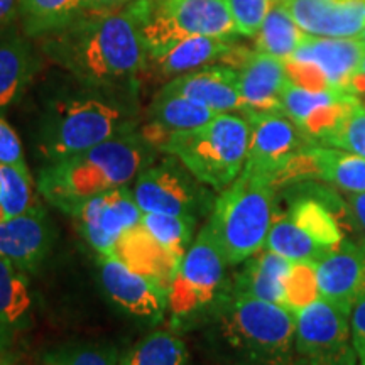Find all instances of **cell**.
<instances>
[{
    "label": "cell",
    "instance_id": "6",
    "mask_svg": "<svg viewBox=\"0 0 365 365\" xmlns=\"http://www.w3.org/2000/svg\"><path fill=\"white\" fill-rule=\"evenodd\" d=\"M134 129L129 108L112 98L88 95L58 100L41 125L39 148L53 163Z\"/></svg>",
    "mask_w": 365,
    "mask_h": 365
},
{
    "label": "cell",
    "instance_id": "18",
    "mask_svg": "<svg viewBox=\"0 0 365 365\" xmlns=\"http://www.w3.org/2000/svg\"><path fill=\"white\" fill-rule=\"evenodd\" d=\"M242 113H282V91L289 83L284 63L262 51H254L239 70Z\"/></svg>",
    "mask_w": 365,
    "mask_h": 365
},
{
    "label": "cell",
    "instance_id": "45",
    "mask_svg": "<svg viewBox=\"0 0 365 365\" xmlns=\"http://www.w3.org/2000/svg\"><path fill=\"white\" fill-rule=\"evenodd\" d=\"M355 38H357V39H359L360 43H362V44H365V26H364V29L360 31V33H359L357 36H355Z\"/></svg>",
    "mask_w": 365,
    "mask_h": 365
},
{
    "label": "cell",
    "instance_id": "35",
    "mask_svg": "<svg viewBox=\"0 0 365 365\" xmlns=\"http://www.w3.org/2000/svg\"><path fill=\"white\" fill-rule=\"evenodd\" d=\"M317 262H293L284 282L282 307L294 314L319 298Z\"/></svg>",
    "mask_w": 365,
    "mask_h": 365
},
{
    "label": "cell",
    "instance_id": "37",
    "mask_svg": "<svg viewBox=\"0 0 365 365\" xmlns=\"http://www.w3.org/2000/svg\"><path fill=\"white\" fill-rule=\"evenodd\" d=\"M237 34L255 36L274 6V0H227Z\"/></svg>",
    "mask_w": 365,
    "mask_h": 365
},
{
    "label": "cell",
    "instance_id": "22",
    "mask_svg": "<svg viewBox=\"0 0 365 365\" xmlns=\"http://www.w3.org/2000/svg\"><path fill=\"white\" fill-rule=\"evenodd\" d=\"M365 44L357 38H314L308 34L293 56L309 59L325 73L331 90L346 91L350 76L357 70Z\"/></svg>",
    "mask_w": 365,
    "mask_h": 365
},
{
    "label": "cell",
    "instance_id": "11",
    "mask_svg": "<svg viewBox=\"0 0 365 365\" xmlns=\"http://www.w3.org/2000/svg\"><path fill=\"white\" fill-rule=\"evenodd\" d=\"M247 161L244 170L267 178L276 186L286 166L307 145L313 144L284 113H249Z\"/></svg>",
    "mask_w": 365,
    "mask_h": 365
},
{
    "label": "cell",
    "instance_id": "27",
    "mask_svg": "<svg viewBox=\"0 0 365 365\" xmlns=\"http://www.w3.org/2000/svg\"><path fill=\"white\" fill-rule=\"evenodd\" d=\"M318 166V180H323L344 193H365V158L346 150L313 145Z\"/></svg>",
    "mask_w": 365,
    "mask_h": 365
},
{
    "label": "cell",
    "instance_id": "13",
    "mask_svg": "<svg viewBox=\"0 0 365 365\" xmlns=\"http://www.w3.org/2000/svg\"><path fill=\"white\" fill-rule=\"evenodd\" d=\"M81 234L98 254H110L117 240L140 223L143 210L127 186L91 196L75 210Z\"/></svg>",
    "mask_w": 365,
    "mask_h": 365
},
{
    "label": "cell",
    "instance_id": "20",
    "mask_svg": "<svg viewBox=\"0 0 365 365\" xmlns=\"http://www.w3.org/2000/svg\"><path fill=\"white\" fill-rule=\"evenodd\" d=\"M215 115L218 113L207 105L161 88L149 107V124L140 134L154 149H158L168 135L198 129Z\"/></svg>",
    "mask_w": 365,
    "mask_h": 365
},
{
    "label": "cell",
    "instance_id": "41",
    "mask_svg": "<svg viewBox=\"0 0 365 365\" xmlns=\"http://www.w3.org/2000/svg\"><path fill=\"white\" fill-rule=\"evenodd\" d=\"M346 93L352 97L359 105L365 107V53L362 56V61L350 76L349 85H346Z\"/></svg>",
    "mask_w": 365,
    "mask_h": 365
},
{
    "label": "cell",
    "instance_id": "17",
    "mask_svg": "<svg viewBox=\"0 0 365 365\" xmlns=\"http://www.w3.org/2000/svg\"><path fill=\"white\" fill-rule=\"evenodd\" d=\"M53 230L43 207L0 222V257L19 271H36L51 249Z\"/></svg>",
    "mask_w": 365,
    "mask_h": 365
},
{
    "label": "cell",
    "instance_id": "14",
    "mask_svg": "<svg viewBox=\"0 0 365 365\" xmlns=\"http://www.w3.org/2000/svg\"><path fill=\"white\" fill-rule=\"evenodd\" d=\"M100 277L108 296L118 307L135 317L158 319L168 308V289L145 276L125 266L110 254H100Z\"/></svg>",
    "mask_w": 365,
    "mask_h": 365
},
{
    "label": "cell",
    "instance_id": "32",
    "mask_svg": "<svg viewBox=\"0 0 365 365\" xmlns=\"http://www.w3.org/2000/svg\"><path fill=\"white\" fill-rule=\"evenodd\" d=\"M41 207L33 190V178L0 163V222Z\"/></svg>",
    "mask_w": 365,
    "mask_h": 365
},
{
    "label": "cell",
    "instance_id": "39",
    "mask_svg": "<svg viewBox=\"0 0 365 365\" xmlns=\"http://www.w3.org/2000/svg\"><path fill=\"white\" fill-rule=\"evenodd\" d=\"M0 163L16 168L24 175L31 176L19 135L16 134L12 125L2 115H0Z\"/></svg>",
    "mask_w": 365,
    "mask_h": 365
},
{
    "label": "cell",
    "instance_id": "9",
    "mask_svg": "<svg viewBox=\"0 0 365 365\" xmlns=\"http://www.w3.org/2000/svg\"><path fill=\"white\" fill-rule=\"evenodd\" d=\"M350 309L319 296L296 313L294 357L307 365H357Z\"/></svg>",
    "mask_w": 365,
    "mask_h": 365
},
{
    "label": "cell",
    "instance_id": "3",
    "mask_svg": "<svg viewBox=\"0 0 365 365\" xmlns=\"http://www.w3.org/2000/svg\"><path fill=\"white\" fill-rule=\"evenodd\" d=\"M153 158V145L132 130L49 163L38 178V190L49 203L73 215L91 196L125 186L150 166Z\"/></svg>",
    "mask_w": 365,
    "mask_h": 365
},
{
    "label": "cell",
    "instance_id": "8",
    "mask_svg": "<svg viewBox=\"0 0 365 365\" xmlns=\"http://www.w3.org/2000/svg\"><path fill=\"white\" fill-rule=\"evenodd\" d=\"M227 259L207 223L182 255L180 267L168 289V309L178 325L196 322L198 314H210L227 294Z\"/></svg>",
    "mask_w": 365,
    "mask_h": 365
},
{
    "label": "cell",
    "instance_id": "12",
    "mask_svg": "<svg viewBox=\"0 0 365 365\" xmlns=\"http://www.w3.org/2000/svg\"><path fill=\"white\" fill-rule=\"evenodd\" d=\"M357 102L346 91H309L289 81L282 91V113L309 143L330 145Z\"/></svg>",
    "mask_w": 365,
    "mask_h": 365
},
{
    "label": "cell",
    "instance_id": "47",
    "mask_svg": "<svg viewBox=\"0 0 365 365\" xmlns=\"http://www.w3.org/2000/svg\"><path fill=\"white\" fill-rule=\"evenodd\" d=\"M0 365H7L6 362H4V360H0Z\"/></svg>",
    "mask_w": 365,
    "mask_h": 365
},
{
    "label": "cell",
    "instance_id": "21",
    "mask_svg": "<svg viewBox=\"0 0 365 365\" xmlns=\"http://www.w3.org/2000/svg\"><path fill=\"white\" fill-rule=\"evenodd\" d=\"M110 255L134 271L153 277L166 289H170L173 277L181 264V259L163 247L140 223L117 240Z\"/></svg>",
    "mask_w": 365,
    "mask_h": 365
},
{
    "label": "cell",
    "instance_id": "2",
    "mask_svg": "<svg viewBox=\"0 0 365 365\" xmlns=\"http://www.w3.org/2000/svg\"><path fill=\"white\" fill-rule=\"evenodd\" d=\"M210 355L220 365H289L296 314L281 304L227 291L207 318Z\"/></svg>",
    "mask_w": 365,
    "mask_h": 365
},
{
    "label": "cell",
    "instance_id": "24",
    "mask_svg": "<svg viewBox=\"0 0 365 365\" xmlns=\"http://www.w3.org/2000/svg\"><path fill=\"white\" fill-rule=\"evenodd\" d=\"M36 70L38 58L29 41L14 33L0 38V110L26 93Z\"/></svg>",
    "mask_w": 365,
    "mask_h": 365
},
{
    "label": "cell",
    "instance_id": "15",
    "mask_svg": "<svg viewBox=\"0 0 365 365\" xmlns=\"http://www.w3.org/2000/svg\"><path fill=\"white\" fill-rule=\"evenodd\" d=\"M304 33L322 38H355L365 26V0H274Z\"/></svg>",
    "mask_w": 365,
    "mask_h": 365
},
{
    "label": "cell",
    "instance_id": "46",
    "mask_svg": "<svg viewBox=\"0 0 365 365\" xmlns=\"http://www.w3.org/2000/svg\"><path fill=\"white\" fill-rule=\"evenodd\" d=\"M289 365H307V364H304V362H301V360H298V359L294 357V360H293V362H291Z\"/></svg>",
    "mask_w": 365,
    "mask_h": 365
},
{
    "label": "cell",
    "instance_id": "10",
    "mask_svg": "<svg viewBox=\"0 0 365 365\" xmlns=\"http://www.w3.org/2000/svg\"><path fill=\"white\" fill-rule=\"evenodd\" d=\"M196 181L198 180L175 158L156 166L150 164L140 171L132 193L144 213H163L196 220L200 208Z\"/></svg>",
    "mask_w": 365,
    "mask_h": 365
},
{
    "label": "cell",
    "instance_id": "5",
    "mask_svg": "<svg viewBox=\"0 0 365 365\" xmlns=\"http://www.w3.org/2000/svg\"><path fill=\"white\" fill-rule=\"evenodd\" d=\"M249 140L247 118L218 113L198 129L168 135L158 149L176 158L200 182L223 191L244 170Z\"/></svg>",
    "mask_w": 365,
    "mask_h": 365
},
{
    "label": "cell",
    "instance_id": "30",
    "mask_svg": "<svg viewBox=\"0 0 365 365\" xmlns=\"http://www.w3.org/2000/svg\"><path fill=\"white\" fill-rule=\"evenodd\" d=\"M307 36L308 33H304L296 24V21L287 14L286 9L274 2L261 29H259L255 44H257V51L271 54V56L284 61L293 56L296 49L307 39Z\"/></svg>",
    "mask_w": 365,
    "mask_h": 365
},
{
    "label": "cell",
    "instance_id": "25",
    "mask_svg": "<svg viewBox=\"0 0 365 365\" xmlns=\"http://www.w3.org/2000/svg\"><path fill=\"white\" fill-rule=\"evenodd\" d=\"M234 48L230 38H213V36H195L180 41L170 49L153 58L163 76H180L182 73L200 70L212 63L222 61L223 56Z\"/></svg>",
    "mask_w": 365,
    "mask_h": 365
},
{
    "label": "cell",
    "instance_id": "42",
    "mask_svg": "<svg viewBox=\"0 0 365 365\" xmlns=\"http://www.w3.org/2000/svg\"><path fill=\"white\" fill-rule=\"evenodd\" d=\"M345 202L349 205L354 223L365 235V193H345Z\"/></svg>",
    "mask_w": 365,
    "mask_h": 365
},
{
    "label": "cell",
    "instance_id": "19",
    "mask_svg": "<svg viewBox=\"0 0 365 365\" xmlns=\"http://www.w3.org/2000/svg\"><path fill=\"white\" fill-rule=\"evenodd\" d=\"M163 90L207 105L217 113L242 112L239 71L227 65H210L173 78Z\"/></svg>",
    "mask_w": 365,
    "mask_h": 365
},
{
    "label": "cell",
    "instance_id": "43",
    "mask_svg": "<svg viewBox=\"0 0 365 365\" xmlns=\"http://www.w3.org/2000/svg\"><path fill=\"white\" fill-rule=\"evenodd\" d=\"M22 0H0V26H6L21 12Z\"/></svg>",
    "mask_w": 365,
    "mask_h": 365
},
{
    "label": "cell",
    "instance_id": "23",
    "mask_svg": "<svg viewBox=\"0 0 365 365\" xmlns=\"http://www.w3.org/2000/svg\"><path fill=\"white\" fill-rule=\"evenodd\" d=\"M291 261L264 247L245 261V266L235 277L234 284H228V293L267 301L284 303V282L291 269Z\"/></svg>",
    "mask_w": 365,
    "mask_h": 365
},
{
    "label": "cell",
    "instance_id": "29",
    "mask_svg": "<svg viewBox=\"0 0 365 365\" xmlns=\"http://www.w3.org/2000/svg\"><path fill=\"white\" fill-rule=\"evenodd\" d=\"M264 247L282 255L291 262H319L331 250L314 242L307 232H303L291 220L287 213L276 215L269 230Z\"/></svg>",
    "mask_w": 365,
    "mask_h": 365
},
{
    "label": "cell",
    "instance_id": "33",
    "mask_svg": "<svg viewBox=\"0 0 365 365\" xmlns=\"http://www.w3.org/2000/svg\"><path fill=\"white\" fill-rule=\"evenodd\" d=\"M31 308L27 279L12 262L0 257V325H14Z\"/></svg>",
    "mask_w": 365,
    "mask_h": 365
},
{
    "label": "cell",
    "instance_id": "40",
    "mask_svg": "<svg viewBox=\"0 0 365 365\" xmlns=\"http://www.w3.org/2000/svg\"><path fill=\"white\" fill-rule=\"evenodd\" d=\"M350 333L359 365H365V294L350 309Z\"/></svg>",
    "mask_w": 365,
    "mask_h": 365
},
{
    "label": "cell",
    "instance_id": "1",
    "mask_svg": "<svg viewBox=\"0 0 365 365\" xmlns=\"http://www.w3.org/2000/svg\"><path fill=\"white\" fill-rule=\"evenodd\" d=\"M49 34L44 43L49 56L90 86L130 81L145 66L148 49L135 2L115 12L85 11Z\"/></svg>",
    "mask_w": 365,
    "mask_h": 365
},
{
    "label": "cell",
    "instance_id": "26",
    "mask_svg": "<svg viewBox=\"0 0 365 365\" xmlns=\"http://www.w3.org/2000/svg\"><path fill=\"white\" fill-rule=\"evenodd\" d=\"M336 200L327 202L322 196H301L291 203L287 215L301 230L307 232L314 242L328 250H335L345 240L344 227L350 223L336 215Z\"/></svg>",
    "mask_w": 365,
    "mask_h": 365
},
{
    "label": "cell",
    "instance_id": "36",
    "mask_svg": "<svg viewBox=\"0 0 365 365\" xmlns=\"http://www.w3.org/2000/svg\"><path fill=\"white\" fill-rule=\"evenodd\" d=\"M46 365H118V352L110 345L71 344L44 355Z\"/></svg>",
    "mask_w": 365,
    "mask_h": 365
},
{
    "label": "cell",
    "instance_id": "28",
    "mask_svg": "<svg viewBox=\"0 0 365 365\" xmlns=\"http://www.w3.org/2000/svg\"><path fill=\"white\" fill-rule=\"evenodd\" d=\"M91 0H22L21 12L24 33L43 36L54 33L90 9Z\"/></svg>",
    "mask_w": 365,
    "mask_h": 365
},
{
    "label": "cell",
    "instance_id": "7",
    "mask_svg": "<svg viewBox=\"0 0 365 365\" xmlns=\"http://www.w3.org/2000/svg\"><path fill=\"white\" fill-rule=\"evenodd\" d=\"M140 12V34L150 58L195 36L230 38L237 34L227 0H134Z\"/></svg>",
    "mask_w": 365,
    "mask_h": 365
},
{
    "label": "cell",
    "instance_id": "34",
    "mask_svg": "<svg viewBox=\"0 0 365 365\" xmlns=\"http://www.w3.org/2000/svg\"><path fill=\"white\" fill-rule=\"evenodd\" d=\"M193 218H181L163 213H144L140 217V225L156 239L163 247H166L176 257L182 259L190 247L195 230Z\"/></svg>",
    "mask_w": 365,
    "mask_h": 365
},
{
    "label": "cell",
    "instance_id": "16",
    "mask_svg": "<svg viewBox=\"0 0 365 365\" xmlns=\"http://www.w3.org/2000/svg\"><path fill=\"white\" fill-rule=\"evenodd\" d=\"M319 294L354 307L365 294V235L345 239L317 264Z\"/></svg>",
    "mask_w": 365,
    "mask_h": 365
},
{
    "label": "cell",
    "instance_id": "44",
    "mask_svg": "<svg viewBox=\"0 0 365 365\" xmlns=\"http://www.w3.org/2000/svg\"><path fill=\"white\" fill-rule=\"evenodd\" d=\"M130 0H91L88 11L95 12H115L125 7Z\"/></svg>",
    "mask_w": 365,
    "mask_h": 365
},
{
    "label": "cell",
    "instance_id": "38",
    "mask_svg": "<svg viewBox=\"0 0 365 365\" xmlns=\"http://www.w3.org/2000/svg\"><path fill=\"white\" fill-rule=\"evenodd\" d=\"M328 148H336L365 158V107L357 105L354 108Z\"/></svg>",
    "mask_w": 365,
    "mask_h": 365
},
{
    "label": "cell",
    "instance_id": "31",
    "mask_svg": "<svg viewBox=\"0 0 365 365\" xmlns=\"http://www.w3.org/2000/svg\"><path fill=\"white\" fill-rule=\"evenodd\" d=\"M186 344L170 331H156L135 345L118 365H186Z\"/></svg>",
    "mask_w": 365,
    "mask_h": 365
},
{
    "label": "cell",
    "instance_id": "4",
    "mask_svg": "<svg viewBox=\"0 0 365 365\" xmlns=\"http://www.w3.org/2000/svg\"><path fill=\"white\" fill-rule=\"evenodd\" d=\"M276 218V186L267 178L242 170L222 191L208 223L228 266L247 261L264 249Z\"/></svg>",
    "mask_w": 365,
    "mask_h": 365
}]
</instances>
